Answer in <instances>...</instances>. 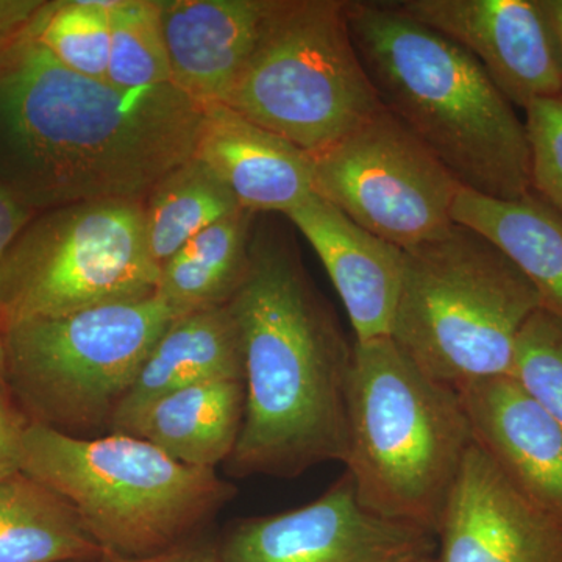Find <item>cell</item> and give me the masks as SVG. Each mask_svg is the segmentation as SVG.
Returning <instances> with one entry per match:
<instances>
[{"mask_svg":"<svg viewBox=\"0 0 562 562\" xmlns=\"http://www.w3.org/2000/svg\"><path fill=\"white\" fill-rule=\"evenodd\" d=\"M21 472L72 506L103 553L144 558L194 538L235 497L214 469L191 468L132 435H65L29 422Z\"/></svg>","mask_w":562,"mask_h":562,"instance_id":"obj_5","label":"cell"},{"mask_svg":"<svg viewBox=\"0 0 562 562\" xmlns=\"http://www.w3.org/2000/svg\"><path fill=\"white\" fill-rule=\"evenodd\" d=\"M0 384H5V350H3L2 331H0Z\"/></svg>","mask_w":562,"mask_h":562,"instance_id":"obj_33","label":"cell"},{"mask_svg":"<svg viewBox=\"0 0 562 562\" xmlns=\"http://www.w3.org/2000/svg\"><path fill=\"white\" fill-rule=\"evenodd\" d=\"M397 5L475 58L517 109L562 94V66L541 0H402Z\"/></svg>","mask_w":562,"mask_h":562,"instance_id":"obj_12","label":"cell"},{"mask_svg":"<svg viewBox=\"0 0 562 562\" xmlns=\"http://www.w3.org/2000/svg\"><path fill=\"white\" fill-rule=\"evenodd\" d=\"M144 202L91 201L33 217L0 261V331L157 291Z\"/></svg>","mask_w":562,"mask_h":562,"instance_id":"obj_9","label":"cell"},{"mask_svg":"<svg viewBox=\"0 0 562 562\" xmlns=\"http://www.w3.org/2000/svg\"><path fill=\"white\" fill-rule=\"evenodd\" d=\"M413 562H439L438 557H436L435 553L427 554V557H422L419 560L413 561Z\"/></svg>","mask_w":562,"mask_h":562,"instance_id":"obj_34","label":"cell"},{"mask_svg":"<svg viewBox=\"0 0 562 562\" xmlns=\"http://www.w3.org/2000/svg\"><path fill=\"white\" fill-rule=\"evenodd\" d=\"M10 40L0 38V54H2L3 47L7 46V43H9Z\"/></svg>","mask_w":562,"mask_h":562,"instance_id":"obj_35","label":"cell"},{"mask_svg":"<svg viewBox=\"0 0 562 562\" xmlns=\"http://www.w3.org/2000/svg\"><path fill=\"white\" fill-rule=\"evenodd\" d=\"M473 442L531 502L562 520V427L512 375L457 387Z\"/></svg>","mask_w":562,"mask_h":562,"instance_id":"obj_14","label":"cell"},{"mask_svg":"<svg viewBox=\"0 0 562 562\" xmlns=\"http://www.w3.org/2000/svg\"><path fill=\"white\" fill-rule=\"evenodd\" d=\"M217 546L221 562H413L436 538L362 508L344 472L308 505L233 524Z\"/></svg>","mask_w":562,"mask_h":562,"instance_id":"obj_11","label":"cell"},{"mask_svg":"<svg viewBox=\"0 0 562 562\" xmlns=\"http://www.w3.org/2000/svg\"><path fill=\"white\" fill-rule=\"evenodd\" d=\"M351 40L383 109L464 190L498 201L531 192L525 121L482 66L397 2H346Z\"/></svg>","mask_w":562,"mask_h":562,"instance_id":"obj_3","label":"cell"},{"mask_svg":"<svg viewBox=\"0 0 562 562\" xmlns=\"http://www.w3.org/2000/svg\"><path fill=\"white\" fill-rule=\"evenodd\" d=\"M106 80L114 87L144 88L171 83L158 0H113Z\"/></svg>","mask_w":562,"mask_h":562,"instance_id":"obj_25","label":"cell"},{"mask_svg":"<svg viewBox=\"0 0 562 562\" xmlns=\"http://www.w3.org/2000/svg\"><path fill=\"white\" fill-rule=\"evenodd\" d=\"M224 105L306 154L383 110L342 0H271L257 46Z\"/></svg>","mask_w":562,"mask_h":562,"instance_id":"obj_8","label":"cell"},{"mask_svg":"<svg viewBox=\"0 0 562 562\" xmlns=\"http://www.w3.org/2000/svg\"><path fill=\"white\" fill-rule=\"evenodd\" d=\"M241 210L209 166L192 157L158 181L144 201L151 260L161 268L195 235Z\"/></svg>","mask_w":562,"mask_h":562,"instance_id":"obj_23","label":"cell"},{"mask_svg":"<svg viewBox=\"0 0 562 562\" xmlns=\"http://www.w3.org/2000/svg\"><path fill=\"white\" fill-rule=\"evenodd\" d=\"M194 157L254 214L286 216L314 194L310 155L224 103L205 106Z\"/></svg>","mask_w":562,"mask_h":562,"instance_id":"obj_17","label":"cell"},{"mask_svg":"<svg viewBox=\"0 0 562 562\" xmlns=\"http://www.w3.org/2000/svg\"><path fill=\"white\" fill-rule=\"evenodd\" d=\"M228 308L246 386L228 473L294 479L322 462H346L355 342L286 235L255 227L249 271Z\"/></svg>","mask_w":562,"mask_h":562,"instance_id":"obj_2","label":"cell"},{"mask_svg":"<svg viewBox=\"0 0 562 562\" xmlns=\"http://www.w3.org/2000/svg\"><path fill=\"white\" fill-rule=\"evenodd\" d=\"M111 2L113 0L44 3L25 31L65 68L90 79L106 80Z\"/></svg>","mask_w":562,"mask_h":562,"instance_id":"obj_24","label":"cell"},{"mask_svg":"<svg viewBox=\"0 0 562 562\" xmlns=\"http://www.w3.org/2000/svg\"><path fill=\"white\" fill-rule=\"evenodd\" d=\"M94 562H221L220 546L201 536L165 550V552L150 554L144 558H122L116 554L102 553Z\"/></svg>","mask_w":562,"mask_h":562,"instance_id":"obj_29","label":"cell"},{"mask_svg":"<svg viewBox=\"0 0 562 562\" xmlns=\"http://www.w3.org/2000/svg\"><path fill=\"white\" fill-rule=\"evenodd\" d=\"M203 113L172 83L120 88L72 72L24 29L0 54V183L35 211L144 202L194 157Z\"/></svg>","mask_w":562,"mask_h":562,"instance_id":"obj_1","label":"cell"},{"mask_svg":"<svg viewBox=\"0 0 562 562\" xmlns=\"http://www.w3.org/2000/svg\"><path fill=\"white\" fill-rule=\"evenodd\" d=\"M158 7L173 87L202 106L224 103L271 0H158Z\"/></svg>","mask_w":562,"mask_h":562,"instance_id":"obj_16","label":"cell"},{"mask_svg":"<svg viewBox=\"0 0 562 562\" xmlns=\"http://www.w3.org/2000/svg\"><path fill=\"white\" fill-rule=\"evenodd\" d=\"M338 292L355 341L391 336L401 294L403 250L355 224L316 192L286 214Z\"/></svg>","mask_w":562,"mask_h":562,"instance_id":"obj_15","label":"cell"},{"mask_svg":"<svg viewBox=\"0 0 562 562\" xmlns=\"http://www.w3.org/2000/svg\"><path fill=\"white\" fill-rule=\"evenodd\" d=\"M177 316L154 294L11 325L2 331L7 390L29 422L79 438L110 432L151 347Z\"/></svg>","mask_w":562,"mask_h":562,"instance_id":"obj_7","label":"cell"},{"mask_svg":"<svg viewBox=\"0 0 562 562\" xmlns=\"http://www.w3.org/2000/svg\"><path fill=\"white\" fill-rule=\"evenodd\" d=\"M346 472L362 508L438 536L473 443L460 395L391 336L355 341Z\"/></svg>","mask_w":562,"mask_h":562,"instance_id":"obj_4","label":"cell"},{"mask_svg":"<svg viewBox=\"0 0 562 562\" xmlns=\"http://www.w3.org/2000/svg\"><path fill=\"white\" fill-rule=\"evenodd\" d=\"M255 216L241 209L195 235L161 266L155 294L179 316L228 305L249 271Z\"/></svg>","mask_w":562,"mask_h":562,"instance_id":"obj_21","label":"cell"},{"mask_svg":"<svg viewBox=\"0 0 562 562\" xmlns=\"http://www.w3.org/2000/svg\"><path fill=\"white\" fill-rule=\"evenodd\" d=\"M543 13L552 32L554 46L562 66V0H541Z\"/></svg>","mask_w":562,"mask_h":562,"instance_id":"obj_32","label":"cell"},{"mask_svg":"<svg viewBox=\"0 0 562 562\" xmlns=\"http://www.w3.org/2000/svg\"><path fill=\"white\" fill-rule=\"evenodd\" d=\"M102 553L60 495L24 472L0 480V562H94Z\"/></svg>","mask_w":562,"mask_h":562,"instance_id":"obj_22","label":"cell"},{"mask_svg":"<svg viewBox=\"0 0 562 562\" xmlns=\"http://www.w3.org/2000/svg\"><path fill=\"white\" fill-rule=\"evenodd\" d=\"M44 2H0V38L11 40L24 31Z\"/></svg>","mask_w":562,"mask_h":562,"instance_id":"obj_31","label":"cell"},{"mask_svg":"<svg viewBox=\"0 0 562 562\" xmlns=\"http://www.w3.org/2000/svg\"><path fill=\"white\" fill-rule=\"evenodd\" d=\"M29 420L11 405L5 384H0V480L21 472L22 436Z\"/></svg>","mask_w":562,"mask_h":562,"instance_id":"obj_28","label":"cell"},{"mask_svg":"<svg viewBox=\"0 0 562 562\" xmlns=\"http://www.w3.org/2000/svg\"><path fill=\"white\" fill-rule=\"evenodd\" d=\"M542 308L531 281L465 225L403 250L392 341L438 382L457 387L509 375L517 339Z\"/></svg>","mask_w":562,"mask_h":562,"instance_id":"obj_6","label":"cell"},{"mask_svg":"<svg viewBox=\"0 0 562 562\" xmlns=\"http://www.w3.org/2000/svg\"><path fill=\"white\" fill-rule=\"evenodd\" d=\"M244 382L241 339L228 305L177 316L154 344L135 383L111 420L122 427L162 395L194 384Z\"/></svg>","mask_w":562,"mask_h":562,"instance_id":"obj_18","label":"cell"},{"mask_svg":"<svg viewBox=\"0 0 562 562\" xmlns=\"http://www.w3.org/2000/svg\"><path fill=\"white\" fill-rule=\"evenodd\" d=\"M439 562H562V520L472 443L442 514Z\"/></svg>","mask_w":562,"mask_h":562,"instance_id":"obj_13","label":"cell"},{"mask_svg":"<svg viewBox=\"0 0 562 562\" xmlns=\"http://www.w3.org/2000/svg\"><path fill=\"white\" fill-rule=\"evenodd\" d=\"M308 155L314 192L402 250L453 224L461 184L386 109Z\"/></svg>","mask_w":562,"mask_h":562,"instance_id":"obj_10","label":"cell"},{"mask_svg":"<svg viewBox=\"0 0 562 562\" xmlns=\"http://www.w3.org/2000/svg\"><path fill=\"white\" fill-rule=\"evenodd\" d=\"M531 151V191L562 214V94L525 110Z\"/></svg>","mask_w":562,"mask_h":562,"instance_id":"obj_27","label":"cell"},{"mask_svg":"<svg viewBox=\"0 0 562 562\" xmlns=\"http://www.w3.org/2000/svg\"><path fill=\"white\" fill-rule=\"evenodd\" d=\"M452 220L494 243L531 281L542 308L562 316L561 213L532 191L498 201L461 188Z\"/></svg>","mask_w":562,"mask_h":562,"instance_id":"obj_20","label":"cell"},{"mask_svg":"<svg viewBox=\"0 0 562 562\" xmlns=\"http://www.w3.org/2000/svg\"><path fill=\"white\" fill-rule=\"evenodd\" d=\"M244 406V382L221 380L194 384L151 402L120 432L154 443L191 468L216 469L235 450Z\"/></svg>","mask_w":562,"mask_h":562,"instance_id":"obj_19","label":"cell"},{"mask_svg":"<svg viewBox=\"0 0 562 562\" xmlns=\"http://www.w3.org/2000/svg\"><path fill=\"white\" fill-rule=\"evenodd\" d=\"M35 216V210L22 202L9 187L0 183V261Z\"/></svg>","mask_w":562,"mask_h":562,"instance_id":"obj_30","label":"cell"},{"mask_svg":"<svg viewBox=\"0 0 562 562\" xmlns=\"http://www.w3.org/2000/svg\"><path fill=\"white\" fill-rule=\"evenodd\" d=\"M509 375L562 427V316L539 308L520 331Z\"/></svg>","mask_w":562,"mask_h":562,"instance_id":"obj_26","label":"cell"}]
</instances>
